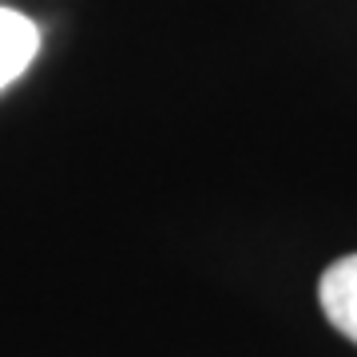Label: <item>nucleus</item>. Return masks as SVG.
I'll list each match as a JSON object with an SVG mask.
<instances>
[{"label": "nucleus", "mask_w": 357, "mask_h": 357, "mask_svg": "<svg viewBox=\"0 0 357 357\" xmlns=\"http://www.w3.org/2000/svg\"><path fill=\"white\" fill-rule=\"evenodd\" d=\"M40 52V28L16 8L0 4V91L24 76Z\"/></svg>", "instance_id": "obj_2"}, {"label": "nucleus", "mask_w": 357, "mask_h": 357, "mask_svg": "<svg viewBox=\"0 0 357 357\" xmlns=\"http://www.w3.org/2000/svg\"><path fill=\"white\" fill-rule=\"evenodd\" d=\"M318 302L321 314L342 337L357 345V255L337 258L318 282Z\"/></svg>", "instance_id": "obj_1"}]
</instances>
